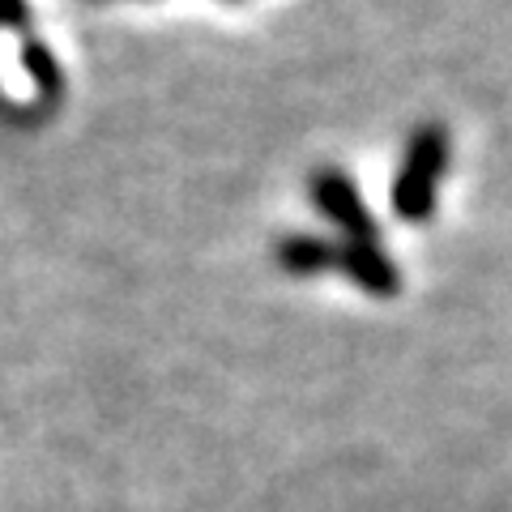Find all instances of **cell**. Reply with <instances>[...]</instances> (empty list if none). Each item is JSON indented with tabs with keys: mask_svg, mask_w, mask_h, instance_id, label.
I'll use <instances>...</instances> for the list:
<instances>
[{
	"mask_svg": "<svg viewBox=\"0 0 512 512\" xmlns=\"http://www.w3.org/2000/svg\"><path fill=\"white\" fill-rule=\"evenodd\" d=\"M444 158H448V137L440 128H423L419 141L406 150L402 175H397V188H393V201H397V214L402 218H423L431 210Z\"/></svg>",
	"mask_w": 512,
	"mask_h": 512,
	"instance_id": "6da1fadb",
	"label": "cell"
}]
</instances>
